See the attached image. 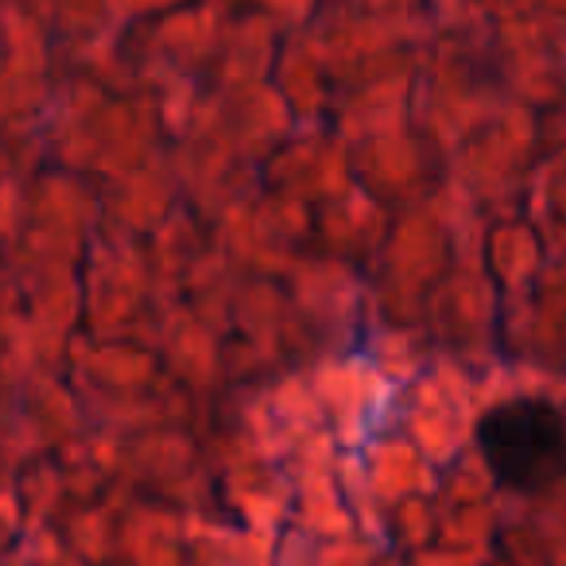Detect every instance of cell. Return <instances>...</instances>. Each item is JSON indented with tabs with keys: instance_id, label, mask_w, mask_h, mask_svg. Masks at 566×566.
<instances>
[{
	"instance_id": "6da1fadb",
	"label": "cell",
	"mask_w": 566,
	"mask_h": 566,
	"mask_svg": "<svg viewBox=\"0 0 566 566\" xmlns=\"http://www.w3.org/2000/svg\"><path fill=\"white\" fill-rule=\"evenodd\" d=\"M478 450L496 485L543 493L566 473V419L551 400L516 396L478 419Z\"/></svg>"
}]
</instances>
